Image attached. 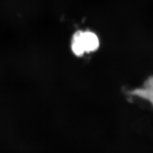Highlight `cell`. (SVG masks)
I'll return each mask as SVG.
<instances>
[{"mask_svg": "<svg viewBox=\"0 0 153 153\" xmlns=\"http://www.w3.org/2000/svg\"><path fill=\"white\" fill-rule=\"evenodd\" d=\"M99 46V40L98 36L91 31H78L71 38V51L76 56H82L86 52L95 51Z\"/></svg>", "mask_w": 153, "mask_h": 153, "instance_id": "obj_1", "label": "cell"}, {"mask_svg": "<svg viewBox=\"0 0 153 153\" xmlns=\"http://www.w3.org/2000/svg\"><path fill=\"white\" fill-rule=\"evenodd\" d=\"M146 87L151 89L153 91V76L150 78L149 79H148L147 81L145 83V86Z\"/></svg>", "mask_w": 153, "mask_h": 153, "instance_id": "obj_2", "label": "cell"}]
</instances>
